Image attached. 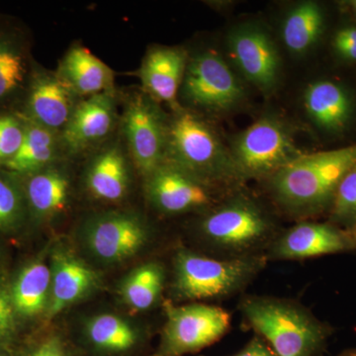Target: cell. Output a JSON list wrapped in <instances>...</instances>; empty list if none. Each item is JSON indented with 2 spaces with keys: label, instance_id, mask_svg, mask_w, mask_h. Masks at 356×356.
Wrapping results in <instances>:
<instances>
[{
  "label": "cell",
  "instance_id": "6da1fadb",
  "mask_svg": "<svg viewBox=\"0 0 356 356\" xmlns=\"http://www.w3.org/2000/svg\"><path fill=\"white\" fill-rule=\"evenodd\" d=\"M356 166V144L302 154L267 178L275 202L294 217H310L331 208L337 187Z\"/></svg>",
  "mask_w": 356,
  "mask_h": 356
},
{
  "label": "cell",
  "instance_id": "7a4b0ae2",
  "mask_svg": "<svg viewBox=\"0 0 356 356\" xmlns=\"http://www.w3.org/2000/svg\"><path fill=\"white\" fill-rule=\"evenodd\" d=\"M238 310L276 356H317L332 334L329 325L295 300L248 295Z\"/></svg>",
  "mask_w": 356,
  "mask_h": 356
},
{
  "label": "cell",
  "instance_id": "3957f363",
  "mask_svg": "<svg viewBox=\"0 0 356 356\" xmlns=\"http://www.w3.org/2000/svg\"><path fill=\"white\" fill-rule=\"evenodd\" d=\"M268 261L266 254L219 257L180 248L173 257L172 292L189 303L231 298L254 282Z\"/></svg>",
  "mask_w": 356,
  "mask_h": 356
},
{
  "label": "cell",
  "instance_id": "277c9868",
  "mask_svg": "<svg viewBox=\"0 0 356 356\" xmlns=\"http://www.w3.org/2000/svg\"><path fill=\"white\" fill-rule=\"evenodd\" d=\"M198 229L203 243L219 257L266 254L278 235L268 213L243 194L222 199L208 210Z\"/></svg>",
  "mask_w": 356,
  "mask_h": 356
},
{
  "label": "cell",
  "instance_id": "5b68a950",
  "mask_svg": "<svg viewBox=\"0 0 356 356\" xmlns=\"http://www.w3.org/2000/svg\"><path fill=\"white\" fill-rule=\"evenodd\" d=\"M166 161L221 186L242 180L214 131L191 112L178 109L168 122Z\"/></svg>",
  "mask_w": 356,
  "mask_h": 356
},
{
  "label": "cell",
  "instance_id": "8992f818",
  "mask_svg": "<svg viewBox=\"0 0 356 356\" xmlns=\"http://www.w3.org/2000/svg\"><path fill=\"white\" fill-rule=\"evenodd\" d=\"M231 154L241 179H267L303 153L282 121L264 116L236 137Z\"/></svg>",
  "mask_w": 356,
  "mask_h": 356
},
{
  "label": "cell",
  "instance_id": "52a82bcc",
  "mask_svg": "<svg viewBox=\"0 0 356 356\" xmlns=\"http://www.w3.org/2000/svg\"><path fill=\"white\" fill-rule=\"evenodd\" d=\"M165 323L154 356H184L207 348L231 329L232 315L226 309L202 302L185 305L165 304Z\"/></svg>",
  "mask_w": 356,
  "mask_h": 356
},
{
  "label": "cell",
  "instance_id": "ba28073f",
  "mask_svg": "<svg viewBox=\"0 0 356 356\" xmlns=\"http://www.w3.org/2000/svg\"><path fill=\"white\" fill-rule=\"evenodd\" d=\"M180 90L192 105L211 111L233 108L243 97L242 84L214 51H203L188 60Z\"/></svg>",
  "mask_w": 356,
  "mask_h": 356
},
{
  "label": "cell",
  "instance_id": "9c48e42d",
  "mask_svg": "<svg viewBox=\"0 0 356 356\" xmlns=\"http://www.w3.org/2000/svg\"><path fill=\"white\" fill-rule=\"evenodd\" d=\"M123 128L136 165L149 177L168 158V123L153 98L134 96L124 113Z\"/></svg>",
  "mask_w": 356,
  "mask_h": 356
},
{
  "label": "cell",
  "instance_id": "30bf717a",
  "mask_svg": "<svg viewBox=\"0 0 356 356\" xmlns=\"http://www.w3.org/2000/svg\"><path fill=\"white\" fill-rule=\"evenodd\" d=\"M219 186L165 161L147 177V188L156 209L165 214H182L216 206Z\"/></svg>",
  "mask_w": 356,
  "mask_h": 356
},
{
  "label": "cell",
  "instance_id": "8fae6325",
  "mask_svg": "<svg viewBox=\"0 0 356 356\" xmlns=\"http://www.w3.org/2000/svg\"><path fill=\"white\" fill-rule=\"evenodd\" d=\"M146 222L130 213H107L91 220L84 232L86 247L96 259L107 264L127 261L139 254L149 241Z\"/></svg>",
  "mask_w": 356,
  "mask_h": 356
},
{
  "label": "cell",
  "instance_id": "7c38bea8",
  "mask_svg": "<svg viewBox=\"0 0 356 356\" xmlns=\"http://www.w3.org/2000/svg\"><path fill=\"white\" fill-rule=\"evenodd\" d=\"M353 252L346 229L331 222L302 221L278 233L267 248L268 261H303Z\"/></svg>",
  "mask_w": 356,
  "mask_h": 356
},
{
  "label": "cell",
  "instance_id": "4fadbf2b",
  "mask_svg": "<svg viewBox=\"0 0 356 356\" xmlns=\"http://www.w3.org/2000/svg\"><path fill=\"white\" fill-rule=\"evenodd\" d=\"M76 93L58 74L33 65L19 111L28 120L49 130L67 126L76 108Z\"/></svg>",
  "mask_w": 356,
  "mask_h": 356
},
{
  "label": "cell",
  "instance_id": "5bb4252c",
  "mask_svg": "<svg viewBox=\"0 0 356 356\" xmlns=\"http://www.w3.org/2000/svg\"><path fill=\"white\" fill-rule=\"evenodd\" d=\"M229 51L245 79L262 91H270L278 81L280 58L270 36L261 28L245 25L229 34Z\"/></svg>",
  "mask_w": 356,
  "mask_h": 356
},
{
  "label": "cell",
  "instance_id": "9a60e30c",
  "mask_svg": "<svg viewBox=\"0 0 356 356\" xmlns=\"http://www.w3.org/2000/svg\"><path fill=\"white\" fill-rule=\"evenodd\" d=\"M19 30L0 24V110L19 111L33 65Z\"/></svg>",
  "mask_w": 356,
  "mask_h": 356
},
{
  "label": "cell",
  "instance_id": "2e32d148",
  "mask_svg": "<svg viewBox=\"0 0 356 356\" xmlns=\"http://www.w3.org/2000/svg\"><path fill=\"white\" fill-rule=\"evenodd\" d=\"M188 58L182 49L158 47L147 54L140 76L147 95L177 108V95L181 89Z\"/></svg>",
  "mask_w": 356,
  "mask_h": 356
},
{
  "label": "cell",
  "instance_id": "e0dca14e",
  "mask_svg": "<svg viewBox=\"0 0 356 356\" xmlns=\"http://www.w3.org/2000/svg\"><path fill=\"white\" fill-rule=\"evenodd\" d=\"M115 103L112 92L89 96L77 103L67 126L63 139L72 151H81L98 140L104 139L113 128Z\"/></svg>",
  "mask_w": 356,
  "mask_h": 356
},
{
  "label": "cell",
  "instance_id": "ac0fdd59",
  "mask_svg": "<svg viewBox=\"0 0 356 356\" xmlns=\"http://www.w3.org/2000/svg\"><path fill=\"white\" fill-rule=\"evenodd\" d=\"M48 314L55 317L60 312L83 297L95 286L96 274L90 267L69 252L54 257Z\"/></svg>",
  "mask_w": 356,
  "mask_h": 356
},
{
  "label": "cell",
  "instance_id": "d6986e66",
  "mask_svg": "<svg viewBox=\"0 0 356 356\" xmlns=\"http://www.w3.org/2000/svg\"><path fill=\"white\" fill-rule=\"evenodd\" d=\"M304 107L312 121L330 132L343 130L353 115V102L343 86L334 81H318L304 92Z\"/></svg>",
  "mask_w": 356,
  "mask_h": 356
},
{
  "label": "cell",
  "instance_id": "ffe728a7",
  "mask_svg": "<svg viewBox=\"0 0 356 356\" xmlns=\"http://www.w3.org/2000/svg\"><path fill=\"white\" fill-rule=\"evenodd\" d=\"M58 74L76 95L89 97L112 92L113 88L112 70L84 47L76 46L67 51Z\"/></svg>",
  "mask_w": 356,
  "mask_h": 356
},
{
  "label": "cell",
  "instance_id": "44dd1931",
  "mask_svg": "<svg viewBox=\"0 0 356 356\" xmlns=\"http://www.w3.org/2000/svg\"><path fill=\"white\" fill-rule=\"evenodd\" d=\"M86 184L90 193L102 200L118 201L127 194L130 173L120 147H107L98 154L89 165Z\"/></svg>",
  "mask_w": 356,
  "mask_h": 356
},
{
  "label": "cell",
  "instance_id": "7402d4cb",
  "mask_svg": "<svg viewBox=\"0 0 356 356\" xmlns=\"http://www.w3.org/2000/svg\"><path fill=\"white\" fill-rule=\"evenodd\" d=\"M25 118V117H24ZM55 132L25 118V133L17 153L0 170L26 177L49 168L57 154Z\"/></svg>",
  "mask_w": 356,
  "mask_h": 356
},
{
  "label": "cell",
  "instance_id": "603a6c76",
  "mask_svg": "<svg viewBox=\"0 0 356 356\" xmlns=\"http://www.w3.org/2000/svg\"><path fill=\"white\" fill-rule=\"evenodd\" d=\"M25 178L26 202L35 216H50L64 209L70 188L64 173L49 166Z\"/></svg>",
  "mask_w": 356,
  "mask_h": 356
},
{
  "label": "cell",
  "instance_id": "cb8c5ba5",
  "mask_svg": "<svg viewBox=\"0 0 356 356\" xmlns=\"http://www.w3.org/2000/svg\"><path fill=\"white\" fill-rule=\"evenodd\" d=\"M51 270L43 261L26 266L14 283L11 302L14 310L24 317L39 315L49 305Z\"/></svg>",
  "mask_w": 356,
  "mask_h": 356
},
{
  "label": "cell",
  "instance_id": "d4e9b609",
  "mask_svg": "<svg viewBox=\"0 0 356 356\" xmlns=\"http://www.w3.org/2000/svg\"><path fill=\"white\" fill-rule=\"evenodd\" d=\"M324 13L316 2L297 4L283 22V43L294 55L305 54L320 38L324 29Z\"/></svg>",
  "mask_w": 356,
  "mask_h": 356
},
{
  "label": "cell",
  "instance_id": "484cf974",
  "mask_svg": "<svg viewBox=\"0 0 356 356\" xmlns=\"http://www.w3.org/2000/svg\"><path fill=\"white\" fill-rule=\"evenodd\" d=\"M165 273L159 262L140 264L122 283L124 301L136 311H146L158 303L165 287Z\"/></svg>",
  "mask_w": 356,
  "mask_h": 356
},
{
  "label": "cell",
  "instance_id": "4316f807",
  "mask_svg": "<svg viewBox=\"0 0 356 356\" xmlns=\"http://www.w3.org/2000/svg\"><path fill=\"white\" fill-rule=\"evenodd\" d=\"M88 336L96 348L110 353L131 350L139 339L137 330L127 321L111 314H102L91 318Z\"/></svg>",
  "mask_w": 356,
  "mask_h": 356
},
{
  "label": "cell",
  "instance_id": "83f0119b",
  "mask_svg": "<svg viewBox=\"0 0 356 356\" xmlns=\"http://www.w3.org/2000/svg\"><path fill=\"white\" fill-rule=\"evenodd\" d=\"M17 177L0 170V229L13 231L25 217L27 202Z\"/></svg>",
  "mask_w": 356,
  "mask_h": 356
},
{
  "label": "cell",
  "instance_id": "f1b7e54d",
  "mask_svg": "<svg viewBox=\"0 0 356 356\" xmlns=\"http://www.w3.org/2000/svg\"><path fill=\"white\" fill-rule=\"evenodd\" d=\"M331 224L348 229L356 225V166L337 187L331 208Z\"/></svg>",
  "mask_w": 356,
  "mask_h": 356
},
{
  "label": "cell",
  "instance_id": "f546056e",
  "mask_svg": "<svg viewBox=\"0 0 356 356\" xmlns=\"http://www.w3.org/2000/svg\"><path fill=\"white\" fill-rule=\"evenodd\" d=\"M24 133L25 118L20 112L0 110V168L17 153Z\"/></svg>",
  "mask_w": 356,
  "mask_h": 356
},
{
  "label": "cell",
  "instance_id": "4dcf8cb0",
  "mask_svg": "<svg viewBox=\"0 0 356 356\" xmlns=\"http://www.w3.org/2000/svg\"><path fill=\"white\" fill-rule=\"evenodd\" d=\"M337 55L348 62H356V27L339 30L332 40Z\"/></svg>",
  "mask_w": 356,
  "mask_h": 356
},
{
  "label": "cell",
  "instance_id": "1f68e13d",
  "mask_svg": "<svg viewBox=\"0 0 356 356\" xmlns=\"http://www.w3.org/2000/svg\"><path fill=\"white\" fill-rule=\"evenodd\" d=\"M13 305L11 299L0 289V339L8 337L13 330Z\"/></svg>",
  "mask_w": 356,
  "mask_h": 356
},
{
  "label": "cell",
  "instance_id": "d6a6232c",
  "mask_svg": "<svg viewBox=\"0 0 356 356\" xmlns=\"http://www.w3.org/2000/svg\"><path fill=\"white\" fill-rule=\"evenodd\" d=\"M229 356H276L270 346L261 337L255 336L250 339L245 348Z\"/></svg>",
  "mask_w": 356,
  "mask_h": 356
},
{
  "label": "cell",
  "instance_id": "836d02e7",
  "mask_svg": "<svg viewBox=\"0 0 356 356\" xmlns=\"http://www.w3.org/2000/svg\"><path fill=\"white\" fill-rule=\"evenodd\" d=\"M32 356H65V353L60 343L53 339L40 346Z\"/></svg>",
  "mask_w": 356,
  "mask_h": 356
},
{
  "label": "cell",
  "instance_id": "e575fe53",
  "mask_svg": "<svg viewBox=\"0 0 356 356\" xmlns=\"http://www.w3.org/2000/svg\"><path fill=\"white\" fill-rule=\"evenodd\" d=\"M350 238L351 245H353V250H356V225L353 228L346 229Z\"/></svg>",
  "mask_w": 356,
  "mask_h": 356
},
{
  "label": "cell",
  "instance_id": "d590c367",
  "mask_svg": "<svg viewBox=\"0 0 356 356\" xmlns=\"http://www.w3.org/2000/svg\"><path fill=\"white\" fill-rule=\"evenodd\" d=\"M337 356H356V348L355 350H350L344 351V353H341V355Z\"/></svg>",
  "mask_w": 356,
  "mask_h": 356
},
{
  "label": "cell",
  "instance_id": "8d00e7d4",
  "mask_svg": "<svg viewBox=\"0 0 356 356\" xmlns=\"http://www.w3.org/2000/svg\"><path fill=\"white\" fill-rule=\"evenodd\" d=\"M350 6L351 7H353V11H355L356 14V0H353V1H351Z\"/></svg>",
  "mask_w": 356,
  "mask_h": 356
},
{
  "label": "cell",
  "instance_id": "74e56055",
  "mask_svg": "<svg viewBox=\"0 0 356 356\" xmlns=\"http://www.w3.org/2000/svg\"><path fill=\"white\" fill-rule=\"evenodd\" d=\"M0 356H2V355H0Z\"/></svg>",
  "mask_w": 356,
  "mask_h": 356
}]
</instances>
